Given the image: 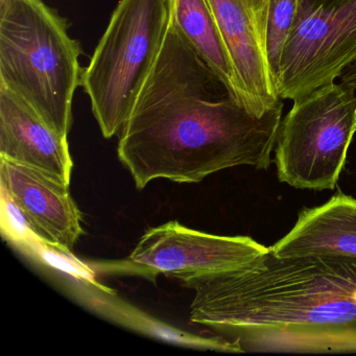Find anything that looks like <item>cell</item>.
I'll return each mask as SVG.
<instances>
[{
	"instance_id": "1",
	"label": "cell",
	"mask_w": 356,
	"mask_h": 356,
	"mask_svg": "<svg viewBox=\"0 0 356 356\" xmlns=\"http://www.w3.org/2000/svg\"><path fill=\"white\" fill-rule=\"evenodd\" d=\"M282 109L252 113L170 20L120 131L118 157L138 189L156 179L199 183L235 166L268 170Z\"/></svg>"
},
{
	"instance_id": "2",
	"label": "cell",
	"mask_w": 356,
	"mask_h": 356,
	"mask_svg": "<svg viewBox=\"0 0 356 356\" xmlns=\"http://www.w3.org/2000/svg\"><path fill=\"white\" fill-rule=\"evenodd\" d=\"M191 321L257 351L356 352V257L275 255L184 283Z\"/></svg>"
},
{
	"instance_id": "3",
	"label": "cell",
	"mask_w": 356,
	"mask_h": 356,
	"mask_svg": "<svg viewBox=\"0 0 356 356\" xmlns=\"http://www.w3.org/2000/svg\"><path fill=\"white\" fill-rule=\"evenodd\" d=\"M80 43L42 0H0V86L67 139L82 85Z\"/></svg>"
},
{
	"instance_id": "4",
	"label": "cell",
	"mask_w": 356,
	"mask_h": 356,
	"mask_svg": "<svg viewBox=\"0 0 356 356\" xmlns=\"http://www.w3.org/2000/svg\"><path fill=\"white\" fill-rule=\"evenodd\" d=\"M170 0H120L86 70L82 86L105 138L122 131L161 53Z\"/></svg>"
},
{
	"instance_id": "5",
	"label": "cell",
	"mask_w": 356,
	"mask_h": 356,
	"mask_svg": "<svg viewBox=\"0 0 356 356\" xmlns=\"http://www.w3.org/2000/svg\"><path fill=\"white\" fill-rule=\"evenodd\" d=\"M356 132V91L332 83L293 101L275 145L277 177L298 189L337 186Z\"/></svg>"
},
{
	"instance_id": "6",
	"label": "cell",
	"mask_w": 356,
	"mask_h": 356,
	"mask_svg": "<svg viewBox=\"0 0 356 356\" xmlns=\"http://www.w3.org/2000/svg\"><path fill=\"white\" fill-rule=\"evenodd\" d=\"M356 60V0H298L276 89L296 101L332 84Z\"/></svg>"
},
{
	"instance_id": "7",
	"label": "cell",
	"mask_w": 356,
	"mask_h": 356,
	"mask_svg": "<svg viewBox=\"0 0 356 356\" xmlns=\"http://www.w3.org/2000/svg\"><path fill=\"white\" fill-rule=\"evenodd\" d=\"M268 250L249 236L209 234L172 220L147 230L129 260L186 283L237 270Z\"/></svg>"
},
{
	"instance_id": "8",
	"label": "cell",
	"mask_w": 356,
	"mask_h": 356,
	"mask_svg": "<svg viewBox=\"0 0 356 356\" xmlns=\"http://www.w3.org/2000/svg\"><path fill=\"white\" fill-rule=\"evenodd\" d=\"M241 90L255 115L282 105L270 74L266 29L270 0H207Z\"/></svg>"
},
{
	"instance_id": "9",
	"label": "cell",
	"mask_w": 356,
	"mask_h": 356,
	"mask_svg": "<svg viewBox=\"0 0 356 356\" xmlns=\"http://www.w3.org/2000/svg\"><path fill=\"white\" fill-rule=\"evenodd\" d=\"M0 185L43 243L63 253H72L84 231L82 214L70 195V185L3 158H0Z\"/></svg>"
},
{
	"instance_id": "10",
	"label": "cell",
	"mask_w": 356,
	"mask_h": 356,
	"mask_svg": "<svg viewBox=\"0 0 356 356\" xmlns=\"http://www.w3.org/2000/svg\"><path fill=\"white\" fill-rule=\"evenodd\" d=\"M0 158L36 168L70 185L72 162L67 139L0 86Z\"/></svg>"
},
{
	"instance_id": "11",
	"label": "cell",
	"mask_w": 356,
	"mask_h": 356,
	"mask_svg": "<svg viewBox=\"0 0 356 356\" xmlns=\"http://www.w3.org/2000/svg\"><path fill=\"white\" fill-rule=\"evenodd\" d=\"M270 249L281 257L309 254L356 257V200L339 191L323 205L303 208L293 228Z\"/></svg>"
},
{
	"instance_id": "12",
	"label": "cell",
	"mask_w": 356,
	"mask_h": 356,
	"mask_svg": "<svg viewBox=\"0 0 356 356\" xmlns=\"http://www.w3.org/2000/svg\"><path fill=\"white\" fill-rule=\"evenodd\" d=\"M170 20L252 112L207 0H170Z\"/></svg>"
},
{
	"instance_id": "13",
	"label": "cell",
	"mask_w": 356,
	"mask_h": 356,
	"mask_svg": "<svg viewBox=\"0 0 356 356\" xmlns=\"http://www.w3.org/2000/svg\"><path fill=\"white\" fill-rule=\"evenodd\" d=\"M297 6L298 0H270L266 29V54L275 87L281 56L295 20Z\"/></svg>"
},
{
	"instance_id": "14",
	"label": "cell",
	"mask_w": 356,
	"mask_h": 356,
	"mask_svg": "<svg viewBox=\"0 0 356 356\" xmlns=\"http://www.w3.org/2000/svg\"><path fill=\"white\" fill-rule=\"evenodd\" d=\"M339 79L341 85L356 91V60L343 70Z\"/></svg>"
}]
</instances>
